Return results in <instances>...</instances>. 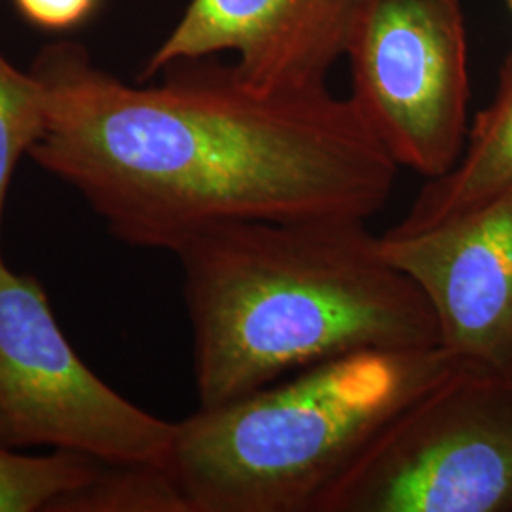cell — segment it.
Here are the masks:
<instances>
[{"instance_id":"cell-14","label":"cell","mask_w":512,"mask_h":512,"mask_svg":"<svg viewBox=\"0 0 512 512\" xmlns=\"http://www.w3.org/2000/svg\"><path fill=\"white\" fill-rule=\"evenodd\" d=\"M507 4H509V8H511V12H512V0H507Z\"/></svg>"},{"instance_id":"cell-5","label":"cell","mask_w":512,"mask_h":512,"mask_svg":"<svg viewBox=\"0 0 512 512\" xmlns=\"http://www.w3.org/2000/svg\"><path fill=\"white\" fill-rule=\"evenodd\" d=\"M173 435L175 423L129 403L82 363L37 277L0 256V446L167 469Z\"/></svg>"},{"instance_id":"cell-7","label":"cell","mask_w":512,"mask_h":512,"mask_svg":"<svg viewBox=\"0 0 512 512\" xmlns=\"http://www.w3.org/2000/svg\"><path fill=\"white\" fill-rule=\"evenodd\" d=\"M380 241L420 287L452 361L512 382V192L421 232H385Z\"/></svg>"},{"instance_id":"cell-10","label":"cell","mask_w":512,"mask_h":512,"mask_svg":"<svg viewBox=\"0 0 512 512\" xmlns=\"http://www.w3.org/2000/svg\"><path fill=\"white\" fill-rule=\"evenodd\" d=\"M105 465L69 450L33 458L0 446V512L52 511L61 497L93 482Z\"/></svg>"},{"instance_id":"cell-6","label":"cell","mask_w":512,"mask_h":512,"mask_svg":"<svg viewBox=\"0 0 512 512\" xmlns=\"http://www.w3.org/2000/svg\"><path fill=\"white\" fill-rule=\"evenodd\" d=\"M349 99L399 167L448 173L467 139V37L458 0H366L348 46Z\"/></svg>"},{"instance_id":"cell-9","label":"cell","mask_w":512,"mask_h":512,"mask_svg":"<svg viewBox=\"0 0 512 512\" xmlns=\"http://www.w3.org/2000/svg\"><path fill=\"white\" fill-rule=\"evenodd\" d=\"M512 192V55L507 57L494 101L476 114L456 165L427 179L391 234H414L459 217Z\"/></svg>"},{"instance_id":"cell-4","label":"cell","mask_w":512,"mask_h":512,"mask_svg":"<svg viewBox=\"0 0 512 512\" xmlns=\"http://www.w3.org/2000/svg\"><path fill=\"white\" fill-rule=\"evenodd\" d=\"M313 512H512V382L456 366L387 421Z\"/></svg>"},{"instance_id":"cell-2","label":"cell","mask_w":512,"mask_h":512,"mask_svg":"<svg viewBox=\"0 0 512 512\" xmlns=\"http://www.w3.org/2000/svg\"><path fill=\"white\" fill-rule=\"evenodd\" d=\"M366 222H220L173 251L200 406L349 353L439 346L420 287L384 255Z\"/></svg>"},{"instance_id":"cell-13","label":"cell","mask_w":512,"mask_h":512,"mask_svg":"<svg viewBox=\"0 0 512 512\" xmlns=\"http://www.w3.org/2000/svg\"><path fill=\"white\" fill-rule=\"evenodd\" d=\"M19 14L48 31H67L90 18L99 0H14Z\"/></svg>"},{"instance_id":"cell-8","label":"cell","mask_w":512,"mask_h":512,"mask_svg":"<svg viewBox=\"0 0 512 512\" xmlns=\"http://www.w3.org/2000/svg\"><path fill=\"white\" fill-rule=\"evenodd\" d=\"M366 0H190L148 59L143 80L169 65L234 52V71L264 92L327 88L348 54Z\"/></svg>"},{"instance_id":"cell-12","label":"cell","mask_w":512,"mask_h":512,"mask_svg":"<svg viewBox=\"0 0 512 512\" xmlns=\"http://www.w3.org/2000/svg\"><path fill=\"white\" fill-rule=\"evenodd\" d=\"M46 124V95L35 74L0 54V230L6 194L19 160L31 152Z\"/></svg>"},{"instance_id":"cell-3","label":"cell","mask_w":512,"mask_h":512,"mask_svg":"<svg viewBox=\"0 0 512 512\" xmlns=\"http://www.w3.org/2000/svg\"><path fill=\"white\" fill-rule=\"evenodd\" d=\"M456 366L440 346L308 366L175 423L167 471L190 512H313L387 421Z\"/></svg>"},{"instance_id":"cell-1","label":"cell","mask_w":512,"mask_h":512,"mask_svg":"<svg viewBox=\"0 0 512 512\" xmlns=\"http://www.w3.org/2000/svg\"><path fill=\"white\" fill-rule=\"evenodd\" d=\"M150 88L59 42L31 73L46 124L29 156L71 184L110 232L175 251L220 222L372 219L399 165L349 97L264 92L234 67L169 65Z\"/></svg>"},{"instance_id":"cell-11","label":"cell","mask_w":512,"mask_h":512,"mask_svg":"<svg viewBox=\"0 0 512 512\" xmlns=\"http://www.w3.org/2000/svg\"><path fill=\"white\" fill-rule=\"evenodd\" d=\"M52 511L190 512V507L165 467L107 463L93 482L61 497Z\"/></svg>"}]
</instances>
